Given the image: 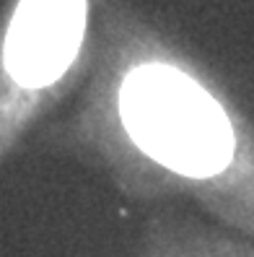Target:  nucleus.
I'll use <instances>...</instances> for the list:
<instances>
[{
  "instance_id": "nucleus-1",
  "label": "nucleus",
  "mask_w": 254,
  "mask_h": 257,
  "mask_svg": "<svg viewBox=\"0 0 254 257\" xmlns=\"http://www.w3.org/2000/svg\"><path fill=\"white\" fill-rule=\"evenodd\" d=\"M44 143L132 200H189L254 239V125L182 57L117 52Z\"/></svg>"
},
{
  "instance_id": "nucleus-2",
  "label": "nucleus",
  "mask_w": 254,
  "mask_h": 257,
  "mask_svg": "<svg viewBox=\"0 0 254 257\" xmlns=\"http://www.w3.org/2000/svg\"><path fill=\"white\" fill-rule=\"evenodd\" d=\"M138 257H254V239L184 216H153Z\"/></svg>"
}]
</instances>
